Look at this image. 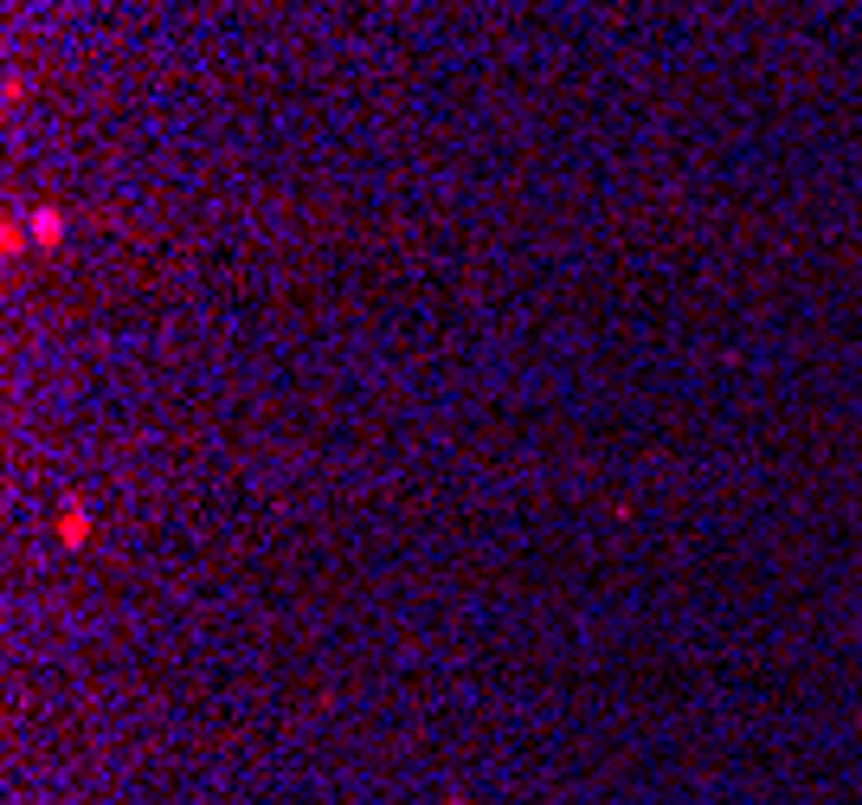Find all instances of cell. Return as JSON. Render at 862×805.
I'll list each match as a JSON object with an SVG mask.
<instances>
[{
  "label": "cell",
  "mask_w": 862,
  "mask_h": 805,
  "mask_svg": "<svg viewBox=\"0 0 862 805\" xmlns=\"http://www.w3.org/2000/svg\"><path fill=\"white\" fill-rule=\"evenodd\" d=\"M84 528H90V522H84V510H65V522H59V535H65V541H84Z\"/></svg>",
  "instance_id": "7a4b0ae2"
},
{
  "label": "cell",
  "mask_w": 862,
  "mask_h": 805,
  "mask_svg": "<svg viewBox=\"0 0 862 805\" xmlns=\"http://www.w3.org/2000/svg\"><path fill=\"white\" fill-rule=\"evenodd\" d=\"M26 232H33L39 245H59V239H65V214H59V207H33Z\"/></svg>",
  "instance_id": "6da1fadb"
}]
</instances>
